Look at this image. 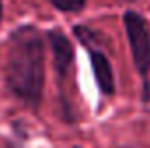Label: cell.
<instances>
[{
	"instance_id": "1",
	"label": "cell",
	"mask_w": 150,
	"mask_h": 148,
	"mask_svg": "<svg viewBox=\"0 0 150 148\" xmlns=\"http://www.w3.org/2000/svg\"><path fill=\"white\" fill-rule=\"evenodd\" d=\"M5 84L28 108H40L45 85V42L37 26L21 25L11 33Z\"/></svg>"
},
{
	"instance_id": "2",
	"label": "cell",
	"mask_w": 150,
	"mask_h": 148,
	"mask_svg": "<svg viewBox=\"0 0 150 148\" xmlns=\"http://www.w3.org/2000/svg\"><path fill=\"white\" fill-rule=\"evenodd\" d=\"M122 25L129 44L133 65L142 78V101H150V25L147 18L134 11L127 9L122 14Z\"/></svg>"
},
{
	"instance_id": "3",
	"label": "cell",
	"mask_w": 150,
	"mask_h": 148,
	"mask_svg": "<svg viewBox=\"0 0 150 148\" xmlns=\"http://www.w3.org/2000/svg\"><path fill=\"white\" fill-rule=\"evenodd\" d=\"M74 35L75 38L86 47L91 61L93 75L96 80V85L103 96L112 98L115 94V75H113L112 63L103 51V42L98 32L91 30L86 25H75L74 26Z\"/></svg>"
},
{
	"instance_id": "4",
	"label": "cell",
	"mask_w": 150,
	"mask_h": 148,
	"mask_svg": "<svg viewBox=\"0 0 150 148\" xmlns=\"http://www.w3.org/2000/svg\"><path fill=\"white\" fill-rule=\"evenodd\" d=\"M45 38H47V42L51 45V51H52V65H54L56 78H58V85H59V89H63L65 87L63 85L65 78L68 75V70H70V66L74 63V58H75L74 44L58 28L47 30Z\"/></svg>"
},
{
	"instance_id": "5",
	"label": "cell",
	"mask_w": 150,
	"mask_h": 148,
	"mask_svg": "<svg viewBox=\"0 0 150 148\" xmlns=\"http://www.w3.org/2000/svg\"><path fill=\"white\" fill-rule=\"evenodd\" d=\"M47 2L59 12H80L87 4V0H47Z\"/></svg>"
},
{
	"instance_id": "6",
	"label": "cell",
	"mask_w": 150,
	"mask_h": 148,
	"mask_svg": "<svg viewBox=\"0 0 150 148\" xmlns=\"http://www.w3.org/2000/svg\"><path fill=\"white\" fill-rule=\"evenodd\" d=\"M2 19H4V2L0 0V25H2Z\"/></svg>"
},
{
	"instance_id": "7",
	"label": "cell",
	"mask_w": 150,
	"mask_h": 148,
	"mask_svg": "<svg viewBox=\"0 0 150 148\" xmlns=\"http://www.w3.org/2000/svg\"><path fill=\"white\" fill-rule=\"evenodd\" d=\"M124 2H136V0H124Z\"/></svg>"
},
{
	"instance_id": "8",
	"label": "cell",
	"mask_w": 150,
	"mask_h": 148,
	"mask_svg": "<svg viewBox=\"0 0 150 148\" xmlns=\"http://www.w3.org/2000/svg\"><path fill=\"white\" fill-rule=\"evenodd\" d=\"M74 148H80V147H74Z\"/></svg>"
},
{
	"instance_id": "9",
	"label": "cell",
	"mask_w": 150,
	"mask_h": 148,
	"mask_svg": "<svg viewBox=\"0 0 150 148\" xmlns=\"http://www.w3.org/2000/svg\"><path fill=\"white\" fill-rule=\"evenodd\" d=\"M9 148H14V147H9Z\"/></svg>"
}]
</instances>
